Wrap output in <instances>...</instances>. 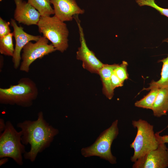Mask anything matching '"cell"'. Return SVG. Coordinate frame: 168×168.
I'll list each match as a JSON object with an SVG mask.
<instances>
[{"label":"cell","mask_w":168,"mask_h":168,"mask_svg":"<svg viewBox=\"0 0 168 168\" xmlns=\"http://www.w3.org/2000/svg\"><path fill=\"white\" fill-rule=\"evenodd\" d=\"M17 126L21 129L22 143L30 146V150L26 152L24 156L31 162L35 160L38 153L49 147L59 132L45 120L42 111L38 113L36 120H25L19 123Z\"/></svg>","instance_id":"1"},{"label":"cell","mask_w":168,"mask_h":168,"mask_svg":"<svg viewBox=\"0 0 168 168\" xmlns=\"http://www.w3.org/2000/svg\"><path fill=\"white\" fill-rule=\"evenodd\" d=\"M38 94L35 83L29 78H22L16 85H11L8 88H0V102L29 107L32 105Z\"/></svg>","instance_id":"2"},{"label":"cell","mask_w":168,"mask_h":168,"mask_svg":"<svg viewBox=\"0 0 168 168\" xmlns=\"http://www.w3.org/2000/svg\"><path fill=\"white\" fill-rule=\"evenodd\" d=\"M132 124L137 129V133L130 147L134 150V153L131 157L134 162L150 151L156 149L159 144L157 132L155 133L153 125L147 121L140 119L133 120Z\"/></svg>","instance_id":"3"},{"label":"cell","mask_w":168,"mask_h":168,"mask_svg":"<svg viewBox=\"0 0 168 168\" xmlns=\"http://www.w3.org/2000/svg\"><path fill=\"white\" fill-rule=\"evenodd\" d=\"M37 26L39 32L51 42L56 50L63 53L67 50L69 31L64 22L55 15L41 16Z\"/></svg>","instance_id":"4"},{"label":"cell","mask_w":168,"mask_h":168,"mask_svg":"<svg viewBox=\"0 0 168 168\" xmlns=\"http://www.w3.org/2000/svg\"><path fill=\"white\" fill-rule=\"evenodd\" d=\"M118 123V120H115L100 134L92 144L82 148V155L86 157L97 156L112 164L116 163V158L113 155L111 148L113 141L119 133Z\"/></svg>","instance_id":"5"},{"label":"cell","mask_w":168,"mask_h":168,"mask_svg":"<svg viewBox=\"0 0 168 168\" xmlns=\"http://www.w3.org/2000/svg\"><path fill=\"white\" fill-rule=\"evenodd\" d=\"M21 131H17L9 121L0 136V158L9 157L19 165L23 164L25 146L21 142Z\"/></svg>","instance_id":"6"},{"label":"cell","mask_w":168,"mask_h":168,"mask_svg":"<svg viewBox=\"0 0 168 168\" xmlns=\"http://www.w3.org/2000/svg\"><path fill=\"white\" fill-rule=\"evenodd\" d=\"M49 40L41 36L35 43H28L23 48L21 55L22 60L20 70L28 72L32 63L37 59H41L44 56L56 50L53 44H48Z\"/></svg>","instance_id":"7"},{"label":"cell","mask_w":168,"mask_h":168,"mask_svg":"<svg viewBox=\"0 0 168 168\" xmlns=\"http://www.w3.org/2000/svg\"><path fill=\"white\" fill-rule=\"evenodd\" d=\"M78 15H75L73 17L78 28L80 42V46L78 48L76 53V58L82 61V66L84 68L91 73L98 74L104 64L96 57L95 53L88 48Z\"/></svg>","instance_id":"8"},{"label":"cell","mask_w":168,"mask_h":168,"mask_svg":"<svg viewBox=\"0 0 168 168\" xmlns=\"http://www.w3.org/2000/svg\"><path fill=\"white\" fill-rule=\"evenodd\" d=\"M133 168L168 167V153L166 143H160L158 147L134 162Z\"/></svg>","instance_id":"9"},{"label":"cell","mask_w":168,"mask_h":168,"mask_svg":"<svg viewBox=\"0 0 168 168\" xmlns=\"http://www.w3.org/2000/svg\"><path fill=\"white\" fill-rule=\"evenodd\" d=\"M10 22L13 28L12 32L15 40V45L12 61L14 68L17 69L20 65L21 60V53L24 47L30 41H38L41 36L33 35L26 33L22 27L17 25L14 19L11 18Z\"/></svg>","instance_id":"10"},{"label":"cell","mask_w":168,"mask_h":168,"mask_svg":"<svg viewBox=\"0 0 168 168\" xmlns=\"http://www.w3.org/2000/svg\"><path fill=\"white\" fill-rule=\"evenodd\" d=\"M16 7L14 18L19 23L27 26L37 25L41 15L34 7L23 0H14Z\"/></svg>","instance_id":"11"},{"label":"cell","mask_w":168,"mask_h":168,"mask_svg":"<svg viewBox=\"0 0 168 168\" xmlns=\"http://www.w3.org/2000/svg\"><path fill=\"white\" fill-rule=\"evenodd\" d=\"M54 6V15L61 21H70L75 15L83 14L84 10L77 5L75 0H50Z\"/></svg>","instance_id":"12"},{"label":"cell","mask_w":168,"mask_h":168,"mask_svg":"<svg viewBox=\"0 0 168 168\" xmlns=\"http://www.w3.org/2000/svg\"><path fill=\"white\" fill-rule=\"evenodd\" d=\"M118 65L104 64L98 72L102 83L103 93L109 100L112 99L114 95V90L111 85L112 73Z\"/></svg>","instance_id":"13"},{"label":"cell","mask_w":168,"mask_h":168,"mask_svg":"<svg viewBox=\"0 0 168 168\" xmlns=\"http://www.w3.org/2000/svg\"><path fill=\"white\" fill-rule=\"evenodd\" d=\"M151 110L154 116L159 118L168 112V87L159 88Z\"/></svg>","instance_id":"14"},{"label":"cell","mask_w":168,"mask_h":168,"mask_svg":"<svg viewBox=\"0 0 168 168\" xmlns=\"http://www.w3.org/2000/svg\"><path fill=\"white\" fill-rule=\"evenodd\" d=\"M163 41L168 43V38L165 39ZM158 62L163 63L161 78L157 81H152L149 84V87L144 88L142 91H149L156 88L159 89L168 87V56L166 58L159 60Z\"/></svg>","instance_id":"15"},{"label":"cell","mask_w":168,"mask_h":168,"mask_svg":"<svg viewBox=\"0 0 168 168\" xmlns=\"http://www.w3.org/2000/svg\"><path fill=\"white\" fill-rule=\"evenodd\" d=\"M27 2L36 9L42 16L54 14L50 0H28Z\"/></svg>","instance_id":"16"},{"label":"cell","mask_w":168,"mask_h":168,"mask_svg":"<svg viewBox=\"0 0 168 168\" xmlns=\"http://www.w3.org/2000/svg\"><path fill=\"white\" fill-rule=\"evenodd\" d=\"M13 32L0 38V53L5 55L13 57L14 48L12 41Z\"/></svg>","instance_id":"17"},{"label":"cell","mask_w":168,"mask_h":168,"mask_svg":"<svg viewBox=\"0 0 168 168\" xmlns=\"http://www.w3.org/2000/svg\"><path fill=\"white\" fill-rule=\"evenodd\" d=\"M159 89L154 88L150 90V91L146 96L134 103L135 106L151 110L159 91Z\"/></svg>","instance_id":"18"},{"label":"cell","mask_w":168,"mask_h":168,"mask_svg":"<svg viewBox=\"0 0 168 168\" xmlns=\"http://www.w3.org/2000/svg\"><path fill=\"white\" fill-rule=\"evenodd\" d=\"M140 6H147L152 7L158 11L161 15L168 17V8L161 7L155 2V0H135Z\"/></svg>","instance_id":"19"},{"label":"cell","mask_w":168,"mask_h":168,"mask_svg":"<svg viewBox=\"0 0 168 168\" xmlns=\"http://www.w3.org/2000/svg\"><path fill=\"white\" fill-rule=\"evenodd\" d=\"M128 65V63L124 61L120 64H119L114 70L116 75L123 82L128 78L127 71Z\"/></svg>","instance_id":"20"},{"label":"cell","mask_w":168,"mask_h":168,"mask_svg":"<svg viewBox=\"0 0 168 168\" xmlns=\"http://www.w3.org/2000/svg\"><path fill=\"white\" fill-rule=\"evenodd\" d=\"M10 24V22L7 21L0 17V38L11 33Z\"/></svg>","instance_id":"21"},{"label":"cell","mask_w":168,"mask_h":168,"mask_svg":"<svg viewBox=\"0 0 168 168\" xmlns=\"http://www.w3.org/2000/svg\"><path fill=\"white\" fill-rule=\"evenodd\" d=\"M114 70L112 73L111 79V86L113 90L116 87L122 86L124 83L116 75Z\"/></svg>","instance_id":"22"},{"label":"cell","mask_w":168,"mask_h":168,"mask_svg":"<svg viewBox=\"0 0 168 168\" xmlns=\"http://www.w3.org/2000/svg\"><path fill=\"white\" fill-rule=\"evenodd\" d=\"M161 132H158L157 137L159 143H168V135L161 136L159 135Z\"/></svg>","instance_id":"23"},{"label":"cell","mask_w":168,"mask_h":168,"mask_svg":"<svg viewBox=\"0 0 168 168\" xmlns=\"http://www.w3.org/2000/svg\"><path fill=\"white\" fill-rule=\"evenodd\" d=\"M6 124L4 122V120L2 119L0 120V132L3 131L5 127Z\"/></svg>","instance_id":"24"},{"label":"cell","mask_w":168,"mask_h":168,"mask_svg":"<svg viewBox=\"0 0 168 168\" xmlns=\"http://www.w3.org/2000/svg\"><path fill=\"white\" fill-rule=\"evenodd\" d=\"M0 160V165L2 166V165L4 164L7 162V161L8 158L7 157H4L2 158Z\"/></svg>","instance_id":"25"},{"label":"cell","mask_w":168,"mask_h":168,"mask_svg":"<svg viewBox=\"0 0 168 168\" xmlns=\"http://www.w3.org/2000/svg\"><path fill=\"white\" fill-rule=\"evenodd\" d=\"M167 152H168V147H167Z\"/></svg>","instance_id":"26"}]
</instances>
